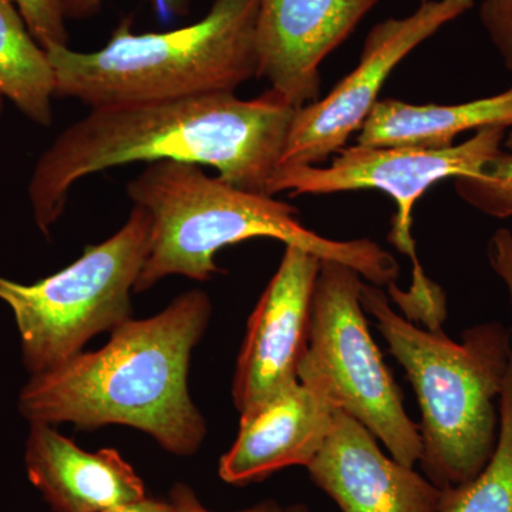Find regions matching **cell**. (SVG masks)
Segmentation results:
<instances>
[{
  "mask_svg": "<svg viewBox=\"0 0 512 512\" xmlns=\"http://www.w3.org/2000/svg\"><path fill=\"white\" fill-rule=\"evenodd\" d=\"M505 146L510 148V150L512 151V131L510 134H508V136H505Z\"/></svg>",
  "mask_w": 512,
  "mask_h": 512,
  "instance_id": "obj_26",
  "label": "cell"
},
{
  "mask_svg": "<svg viewBox=\"0 0 512 512\" xmlns=\"http://www.w3.org/2000/svg\"><path fill=\"white\" fill-rule=\"evenodd\" d=\"M0 94L39 126L52 124V63L10 0H0Z\"/></svg>",
  "mask_w": 512,
  "mask_h": 512,
  "instance_id": "obj_16",
  "label": "cell"
},
{
  "mask_svg": "<svg viewBox=\"0 0 512 512\" xmlns=\"http://www.w3.org/2000/svg\"><path fill=\"white\" fill-rule=\"evenodd\" d=\"M211 312L207 293L190 291L151 318L126 320L103 348L30 376L20 414L29 423L80 430L133 427L168 453L194 456L207 424L188 392V367Z\"/></svg>",
  "mask_w": 512,
  "mask_h": 512,
  "instance_id": "obj_2",
  "label": "cell"
},
{
  "mask_svg": "<svg viewBox=\"0 0 512 512\" xmlns=\"http://www.w3.org/2000/svg\"><path fill=\"white\" fill-rule=\"evenodd\" d=\"M18 8L29 32L45 49L69 46L62 0H10Z\"/></svg>",
  "mask_w": 512,
  "mask_h": 512,
  "instance_id": "obj_19",
  "label": "cell"
},
{
  "mask_svg": "<svg viewBox=\"0 0 512 512\" xmlns=\"http://www.w3.org/2000/svg\"><path fill=\"white\" fill-rule=\"evenodd\" d=\"M481 23L500 53L504 66L512 69V0H484Z\"/></svg>",
  "mask_w": 512,
  "mask_h": 512,
  "instance_id": "obj_20",
  "label": "cell"
},
{
  "mask_svg": "<svg viewBox=\"0 0 512 512\" xmlns=\"http://www.w3.org/2000/svg\"><path fill=\"white\" fill-rule=\"evenodd\" d=\"M495 126L512 127V87L456 106L379 100L360 128L357 144L443 150L453 147L460 134Z\"/></svg>",
  "mask_w": 512,
  "mask_h": 512,
  "instance_id": "obj_15",
  "label": "cell"
},
{
  "mask_svg": "<svg viewBox=\"0 0 512 512\" xmlns=\"http://www.w3.org/2000/svg\"><path fill=\"white\" fill-rule=\"evenodd\" d=\"M2 110H3V96L0 94V116H2Z\"/></svg>",
  "mask_w": 512,
  "mask_h": 512,
  "instance_id": "obj_27",
  "label": "cell"
},
{
  "mask_svg": "<svg viewBox=\"0 0 512 512\" xmlns=\"http://www.w3.org/2000/svg\"><path fill=\"white\" fill-rule=\"evenodd\" d=\"M498 409L500 427L490 460L473 480L441 490L440 512H512V349Z\"/></svg>",
  "mask_w": 512,
  "mask_h": 512,
  "instance_id": "obj_17",
  "label": "cell"
},
{
  "mask_svg": "<svg viewBox=\"0 0 512 512\" xmlns=\"http://www.w3.org/2000/svg\"><path fill=\"white\" fill-rule=\"evenodd\" d=\"M106 0H62L66 19H86L99 12Z\"/></svg>",
  "mask_w": 512,
  "mask_h": 512,
  "instance_id": "obj_23",
  "label": "cell"
},
{
  "mask_svg": "<svg viewBox=\"0 0 512 512\" xmlns=\"http://www.w3.org/2000/svg\"><path fill=\"white\" fill-rule=\"evenodd\" d=\"M295 113L271 90L254 100L215 93L92 109L37 161L28 188L33 218L49 235L74 184L140 161L208 165L235 187L268 194Z\"/></svg>",
  "mask_w": 512,
  "mask_h": 512,
  "instance_id": "obj_1",
  "label": "cell"
},
{
  "mask_svg": "<svg viewBox=\"0 0 512 512\" xmlns=\"http://www.w3.org/2000/svg\"><path fill=\"white\" fill-rule=\"evenodd\" d=\"M151 217L133 205L126 224L79 259L35 284L0 276V301L18 325L30 375L49 372L83 352L99 333L131 319V292L150 249Z\"/></svg>",
  "mask_w": 512,
  "mask_h": 512,
  "instance_id": "obj_6",
  "label": "cell"
},
{
  "mask_svg": "<svg viewBox=\"0 0 512 512\" xmlns=\"http://www.w3.org/2000/svg\"><path fill=\"white\" fill-rule=\"evenodd\" d=\"M25 463L30 483L55 512H104L147 497L116 448L90 453L52 424L30 423Z\"/></svg>",
  "mask_w": 512,
  "mask_h": 512,
  "instance_id": "obj_14",
  "label": "cell"
},
{
  "mask_svg": "<svg viewBox=\"0 0 512 512\" xmlns=\"http://www.w3.org/2000/svg\"><path fill=\"white\" fill-rule=\"evenodd\" d=\"M306 470L342 512H440V488L386 456L379 440L342 410Z\"/></svg>",
  "mask_w": 512,
  "mask_h": 512,
  "instance_id": "obj_12",
  "label": "cell"
},
{
  "mask_svg": "<svg viewBox=\"0 0 512 512\" xmlns=\"http://www.w3.org/2000/svg\"><path fill=\"white\" fill-rule=\"evenodd\" d=\"M335 406L298 382L241 413L237 439L221 457L225 483L247 485L293 466L308 467L328 439Z\"/></svg>",
  "mask_w": 512,
  "mask_h": 512,
  "instance_id": "obj_13",
  "label": "cell"
},
{
  "mask_svg": "<svg viewBox=\"0 0 512 512\" xmlns=\"http://www.w3.org/2000/svg\"><path fill=\"white\" fill-rule=\"evenodd\" d=\"M505 134V127L481 128L464 143L443 150L356 144L342 148L329 167L279 168L269 183L268 194L289 192L291 197H299L376 188L390 195L397 211L389 241L412 261V285L407 293L424 301L433 298L440 286L427 278L417 258L412 234L414 207L434 184L446 178L471 177L480 173L501 153Z\"/></svg>",
  "mask_w": 512,
  "mask_h": 512,
  "instance_id": "obj_8",
  "label": "cell"
},
{
  "mask_svg": "<svg viewBox=\"0 0 512 512\" xmlns=\"http://www.w3.org/2000/svg\"><path fill=\"white\" fill-rule=\"evenodd\" d=\"M362 306L416 393L424 476L440 490L473 480L497 444L512 329L480 323L454 342L443 329L420 328L394 311L372 284L363 285Z\"/></svg>",
  "mask_w": 512,
  "mask_h": 512,
  "instance_id": "obj_4",
  "label": "cell"
},
{
  "mask_svg": "<svg viewBox=\"0 0 512 512\" xmlns=\"http://www.w3.org/2000/svg\"><path fill=\"white\" fill-rule=\"evenodd\" d=\"M473 6L474 0H426L406 18L377 23L355 69L328 96L296 109L279 168L319 165L338 154L362 128L394 67Z\"/></svg>",
  "mask_w": 512,
  "mask_h": 512,
  "instance_id": "obj_9",
  "label": "cell"
},
{
  "mask_svg": "<svg viewBox=\"0 0 512 512\" xmlns=\"http://www.w3.org/2000/svg\"><path fill=\"white\" fill-rule=\"evenodd\" d=\"M104 512H173L168 501L154 500V498L144 497L143 500L133 501V503L119 505V507L110 508Z\"/></svg>",
  "mask_w": 512,
  "mask_h": 512,
  "instance_id": "obj_24",
  "label": "cell"
},
{
  "mask_svg": "<svg viewBox=\"0 0 512 512\" xmlns=\"http://www.w3.org/2000/svg\"><path fill=\"white\" fill-rule=\"evenodd\" d=\"M284 512H311V510L306 505L298 504L285 508Z\"/></svg>",
  "mask_w": 512,
  "mask_h": 512,
  "instance_id": "obj_25",
  "label": "cell"
},
{
  "mask_svg": "<svg viewBox=\"0 0 512 512\" xmlns=\"http://www.w3.org/2000/svg\"><path fill=\"white\" fill-rule=\"evenodd\" d=\"M379 0H258L256 77L301 109L319 99L320 66Z\"/></svg>",
  "mask_w": 512,
  "mask_h": 512,
  "instance_id": "obj_11",
  "label": "cell"
},
{
  "mask_svg": "<svg viewBox=\"0 0 512 512\" xmlns=\"http://www.w3.org/2000/svg\"><path fill=\"white\" fill-rule=\"evenodd\" d=\"M285 247L281 264L249 316L239 350L232 383L239 414L299 382L322 259L293 245Z\"/></svg>",
  "mask_w": 512,
  "mask_h": 512,
  "instance_id": "obj_10",
  "label": "cell"
},
{
  "mask_svg": "<svg viewBox=\"0 0 512 512\" xmlns=\"http://www.w3.org/2000/svg\"><path fill=\"white\" fill-rule=\"evenodd\" d=\"M491 265L507 286L512 308V235L508 231H498L488 248Z\"/></svg>",
  "mask_w": 512,
  "mask_h": 512,
  "instance_id": "obj_22",
  "label": "cell"
},
{
  "mask_svg": "<svg viewBox=\"0 0 512 512\" xmlns=\"http://www.w3.org/2000/svg\"><path fill=\"white\" fill-rule=\"evenodd\" d=\"M363 285L362 276L350 266L322 261L299 382L363 424L394 460L416 467L421 457L419 426L404 409L402 390L370 335Z\"/></svg>",
  "mask_w": 512,
  "mask_h": 512,
  "instance_id": "obj_7",
  "label": "cell"
},
{
  "mask_svg": "<svg viewBox=\"0 0 512 512\" xmlns=\"http://www.w3.org/2000/svg\"><path fill=\"white\" fill-rule=\"evenodd\" d=\"M168 503H170L173 512H212L201 504L195 491L183 483L174 485ZM239 512H284V508L279 507L275 501H264V503L256 504L248 510Z\"/></svg>",
  "mask_w": 512,
  "mask_h": 512,
  "instance_id": "obj_21",
  "label": "cell"
},
{
  "mask_svg": "<svg viewBox=\"0 0 512 512\" xmlns=\"http://www.w3.org/2000/svg\"><path fill=\"white\" fill-rule=\"evenodd\" d=\"M128 198L151 217L150 249L134 292H146L167 276L208 281L224 274L215 255L228 245L269 238L311 252L322 261L350 266L375 286L396 285L400 266L370 239L336 241L298 220V210L272 195L210 177L201 165L181 161L148 164L126 187Z\"/></svg>",
  "mask_w": 512,
  "mask_h": 512,
  "instance_id": "obj_3",
  "label": "cell"
},
{
  "mask_svg": "<svg viewBox=\"0 0 512 512\" xmlns=\"http://www.w3.org/2000/svg\"><path fill=\"white\" fill-rule=\"evenodd\" d=\"M454 181L468 204L494 218H512V154L501 151L477 175Z\"/></svg>",
  "mask_w": 512,
  "mask_h": 512,
  "instance_id": "obj_18",
  "label": "cell"
},
{
  "mask_svg": "<svg viewBox=\"0 0 512 512\" xmlns=\"http://www.w3.org/2000/svg\"><path fill=\"white\" fill-rule=\"evenodd\" d=\"M258 0H214L194 25L161 33H134L130 20L103 49H46L55 94L90 109L234 93L256 77Z\"/></svg>",
  "mask_w": 512,
  "mask_h": 512,
  "instance_id": "obj_5",
  "label": "cell"
}]
</instances>
